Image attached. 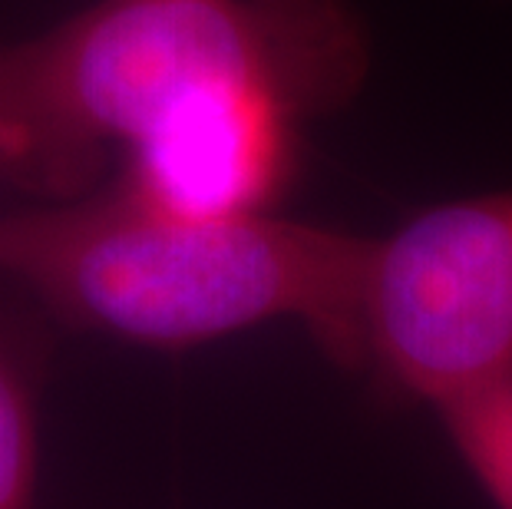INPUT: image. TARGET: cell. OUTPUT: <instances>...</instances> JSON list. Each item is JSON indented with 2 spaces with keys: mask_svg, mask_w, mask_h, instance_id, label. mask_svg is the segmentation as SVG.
<instances>
[{
  "mask_svg": "<svg viewBox=\"0 0 512 509\" xmlns=\"http://www.w3.org/2000/svg\"><path fill=\"white\" fill-rule=\"evenodd\" d=\"M367 70L344 0H103L0 43V166L53 202L80 199L205 83H268L308 119L351 106Z\"/></svg>",
  "mask_w": 512,
  "mask_h": 509,
  "instance_id": "obj_1",
  "label": "cell"
},
{
  "mask_svg": "<svg viewBox=\"0 0 512 509\" xmlns=\"http://www.w3.org/2000/svg\"><path fill=\"white\" fill-rule=\"evenodd\" d=\"M370 242L271 212L182 219L110 186L0 215V275L76 328L143 348H195L291 321L331 361L361 371Z\"/></svg>",
  "mask_w": 512,
  "mask_h": 509,
  "instance_id": "obj_2",
  "label": "cell"
},
{
  "mask_svg": "<svg viewBox=\"0 0 512 509\" xmlns=\"http://www.w3.org/2000/svg\"><path fill=\"white\" fill-rule=\"evenodd\" d=\"M361 374L437 414L512 377V189L430 205L370 242Z\"/></svg>",
  "mask_w": 512,
  "mask_h": 509,
  "instance_id": "obj_3",
  "label": "cell"
},
{
  "mask_svg": "<svg viewBox=\"0 0 512 509\" xmlns=\"http://www.w3.org/2000/svg\"><path fill=\"white\" fill-rule=\"evenodd\" d=\"M301 119L268 83H205L126 149L113 189L182 219L265 215L291 176Z\"/></svg>",
  "mask_w": 512,
  "mask_h": 509,
  "instance_id": "obj_4",
  "label": "cell"
},
{
  "mask_svg": "<svg viewBox=\"0 0 512 509\" xmlns=\"http://www.w3.org/2000/svg\"><path fill=\"white\" fill-rule=\"evenodd\" d=\"M463 467L496 509H512V377L440 410Z\"/></svg>",
  "mask_w": 512,
  "mask_h": 509,
  "instance_id": "obj_5",
  "label": "cell"
},
{
  "mask_svg": "<svg viewBox=\"0 0 512 509\" xmlns=\"http://www.w3.org/2000/svg\"><path fill=\"white\" fill-rule=\"evenodd\" d=\"M37 414L24 371L0 348V509H34Z\"/></svg>",
  "mask_w": 512,
  "mask_h": 509,
  "instance_id": "obj_6",
  "label": "cell"
}]
</instances>
